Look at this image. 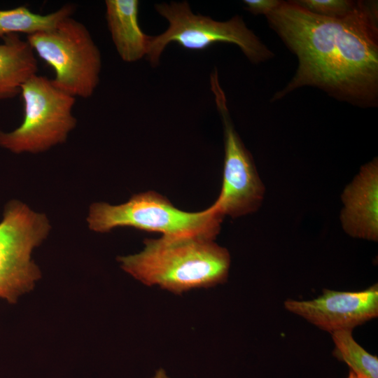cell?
Returning <instances> with one entry per match:
<instances>
[{
    "mask_svg": "<svg viewBox=\"0 0 378 378\" xmlns=\"http://www.w3.org/2000/svg\"><path fill=\"white\" fill-rule=\"evenodd\" d=\"M106 19L113 43L120 58L133 62L146 56L151 36L139 23V1L106 0Z\"/></svg>",
    "mask_w": 378,
    "mask_h": 378,
    "instance_id": "cell-11",
    "label": "cell"
},
{
    "mask_svg": "<svg viewBox=\"0 0 378 378\" xmlns=\"http://www.w3.org/2000/svg\"><path fill=\"white\" fill-rule=\"evenodd\" d=\"M210 84L223 126L225 150L221 190L211 206L223 217L235 218L258 211L265 188L251 154L235 130L216 69L211 74Z\"/></svg>",
    "mask_w": 378,
    "mask_h": 378,
    "instance_id": "cell-8",
    "label": "cell"
},
{
    "mask_svg": "<svg viewBox=\"0 0 378 378\" xmlns=\"http://www.w3.org/2000/svg\"><path fill=\"white\" fill-rule=\"evenodd\" d=\"M24 116L12 132L0 131V146L13 153H39L64 143L76 127L73 114L76 98L38 74L22 87Z\"/></svg>",
    "mask_w": 378,
    "mask_h": 378,
    "instance_id": "cell-6",
    "label": "cell"
},
{
    "mask_svg": "<svg viewBox=\"0 0 378 378\" xmlns=\"http://www.w3.org/2000/svg\"><path fill=\"white\" fill-rule=\"evenodd\" d=\"M331 335L335 345L332 354L336 358L344 362L358 376L378 378V358L356 342L352 330H340Z\"/></svg>",
    "mask_w": 378,
    "mask_h": 378,
    "instance_id": "cell-14",
    "label": "cell"
},
{
    "mask_svg": "<svg viewBox=\"0 0 378 378\" xmlns=\"http://www.w3.org/2000/svg\"><path fill=\"white\" fill-rule=\"evenodd\" d=\"M49 230L46 216L26 204L12 200L6 206L0 222L1 298L14 303L32 288L40 271L31 260V253Z\"/></svg>",
    "mask_w": 378,
    "mask_h": 378,
    "instance_id": "cell-7",
    "label": "cell"
},
{
    "mask_svg": "<svg viewBox=\"0 0 378 378\" xmlns=\"http://www.w3.org/2000/svg\"><path fill=\"white\" fill-rule=\"evenodd\" d=\"M156 11L169 22L166 31L151 36L146 57L156 66L164 48L176 43L189 50H204L218 43L237 46L247 59L258 64L271 59L274 53L235 15L226 21H216L209 16L192 13L187 1L155 4Z\"/></svg>",
    "mask_w": 378,
    "mask_h": 378,
    "instance_id": "cell-4",
    "label": "cell"
},
{
    "mask_svg": "<svg viewBox=\"0 0 378 378\" xmlns=\"http://www.w3.org/2000/svg\"><path fill=\"white\" fill-rule=\"evenodd\" d=\"M244 8L253 15H267L276 8L281 1L279 0H245Z\"/></svg>",
    "mask_w": 378,
    "mask_h": 378,
    "instance_id": "cell-16",
    "label": "cell"
},
{
    "mask_svg": "<svg viewBox=\"0 0 378 378\" xmlns=\"http://www.w3.org/2000/svg\"><path fill=\"white\" fill-rule=\"evenodd\" d=\"M340 222L349 236L378 240V160L363 165L341 195Z\"/></svg>",
    "mask_w": 378,
    "mask_h": 378,
    "instance_id": "cell-10",
    "label": "cell"
},
{
    "mask_svg": "<svg viewBox=\"0 0 378 378\" xmlns=\"http://www.w3.org/2000/svg\"><path fill=\"white\" fill-rule=\"evenodd\" d=\"M223 218L212 206L198 212L180 210L167 197L150 190L134 195L120 205L94 203L90 206L88 221L91 230L99 232L131 227L162 233V236H192L214 240Z\"/></svg>",
    "mask_w": 378,
    "mask_h": 378,
    "instance_id": "cell-3",
    "label": "cell"
},
{
    "mask_svg": "<svg viewBox=\"0 0 378 378\" xmlns=\"http://www.w3.org/2000/svg\"><path fill=\"white\" fill-rule=\"evenodd\" d=\"M35 55L55 71V88L75 98L88 99L99 83L101 52L88 28L72 16L52 29L27 36Z\"/></svg>",
    "mask_w": 378,
    "mask_h": 378,
    "instance_id": "cell-5",
    "label": "cell"
},
{
    "mask_svg": "<svg viewBox=\"0 0 378 378\" xmlns=\"http://www.w3.org/2000/svg\"><path fill=\"white\" fill-rule=\"evenodd\" d=\"M265 17L298 62L291 80L271 102L308 86L357 106L377 105V1H359L350 14L329 18L310 12L295 1H281Z\"/></svg>",
    "mask_w": 378,
    "mask_h": 378,
    "instance_id": "cell-1",
    "label": "cell"
},
{
    "mask_svg": "<svg viewBox=\"0 0 378 378\" xmlns=\"http://www.w3.org/2000/svg\"><path fill=\"white\" fill-rule=\"evenodd\" d=\"M138 253L118 257L121 268L147 286L181 295L225 283L231 258L227 248L199 237L146 239Z\"/></svg>",
    "mask_w": 378,
    "mask_h": 378,
    "instance_id": "cell-2",
    "label": "cell"
},
{
    "mask_svg": "<svg viewBox=\"0 0 378 378\" xmlns=\"http://www.w3.org/2000/svg\"><path fill=\"white\" fill-rule=\"evenodd\" d=\"M152 378H170V377H169L167 375L164 369L160 368L155 372V375Z\"/></svg>",
    "mask_w": 378,
    "mask_h": 378,
    "instance_id": "cell-17",
    "label": "cell"
},
{
    "mask_svg": "<svg viewBox=\"0 0 378 378\" xmlns=\"http://www.w3.org/2000/svg\"><path fill=\"white\" fill-rule=\"evenodd\" d=\"M295 2L312 13L329 18L346 16L359 4V1L349 0H300Z\"/></svg>",
    "mask_w": 378,
    "mask_h": 378,
    "instance_id": "cell-15",
    "label": "cell"
},
{
    "mask_svg": "<svg viewBox=\"0 0 378 378\" xmlns=\"http://www.w3.org/2000/svg\"><path fill=\"white\" fill-rule=\"evenodd\" d=\"M76 5L66 4L54 12L39 14L26 6L0 10V37L19 33L27 36L54 29L59 22L72 16Z\"/></svg>",
    "mask_w": 378,
    "mask_h": 378,
    "instance_id": "cell-13",
    "label": "cell"
},
{
    "mask_svg": "<svg viewBox=\"0 0 378 378\" xmlns=\"http://www.w3.org/2000/svg\"><path fill=\"white\" fill-rule=\"evenodd\" d=\"M347 378H363L360 376L357 375L354 372L349 370V375Z\"/></svg>",
    "mask_w": 378,
    "mask_h": 378,
    "instance_id": "cell-18",
    "label": "cell"
},
{
    "mask_svg": "<svg viewBox=\"0 0 378 378\" xmlns=\"http://www.w3.org/2000/svg\"><path fill=\"white\" fill-rule=\"evenodd\" d=\"M0 43V100L12 99L21 92L22 85L37 74L36 55L27 39L12 34Z\"/></svg>",
    "mask_w": 378,
    "mask_h": 378,
    "instance_id": "cell-12",
    "label": "cell"
},
{
    "mask_svg": "<svg viewBox=\"0 0 378 378\" xmlns=\"http://www.w3.org/2000/svg\"><path fill=\"white\" fill-rule=\"evenodd\" d=\"M285 309L330 334L353 330L378 316V286L360 291L324 289L309 300H286Z\"/></svg>",
    "mask_w": 378,
    "mask_h": 378,
    "instance_id": "cell-9",
    "label": "cell"
}]
</instances>
